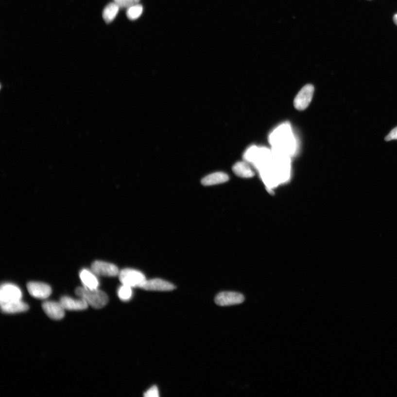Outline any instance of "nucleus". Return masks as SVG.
Returning a JSON list of instances; mask_svg holds the SVG:
<instances>
[{"label": "nucleus", "instance_id": "f257e3e1", "mask_svg": "<svg viewBox=\"0 0 397 397\" xmlns=\"http://www.w3.org/2000/svg\"><path fill=\"white\" fill-rule=\"evenodd\" d=\"M77 296L84 300L88 305L96 309L103 308L108 302V297L102 291L79 287L76 289Z\"/></svg>", "mask_w": 397, "mask_h": 397}, {"label": "nucleus", "instance_id": "f03ea898", "mask_svg": "<svg viewBox=\"0 0 397 397\" xmlns=\"http://www.w3.org/2000/svg\"><path fill=\"white\" fill-rule=\"evenodd\" d=\"M120 280L122 285L131 288H141L146 280L144 274L134 269H122L119 274Z\"/></svg>", "mask_w": 397, "mask_h": 397}, {"label": "nucleus", "instance_id": "7ed1b4c3", "mask_svg": "<svg viewBox=\"0 0 397 397\" xmlns=\"http://www.w3.org/2000/svg\"><path fill=\"white\" fill-rule=\"evenodd\" d=\"M314 91V88L312 85L305 86L294 98V107L298 110H304L308 108L312 101Z\"/></svg>", "mask_w": 397, "mask_h": 397}, {"label": "nucleus", "instance_id": "20e7f679", "mask_svg": "<svg viewBox=\"0 0 397 397\" xmlns=\"http://www.w3.org/2000/svg\"><path fill=\"white\" fill-rule=\"evenodd\" d=\"M244 301L242 294L231 292H224L217 294L215 302L220 306H228L242 304Z\"/></svg>", "mask_w": 397, "mask_h": 397}, {"label": "nucleus", "instance_id": "39448f33", "mask_svg": "<svg viewBox=\"0 0 397 397\" xmlns=\"http://www.w3.org/2000/svg\"><path fill=\"white\" fill-rule=\"evenodd\" d=\"M22 294L18 286L12 284H4L0 289V302L21 300Z\"/></svg>", "mask_w": 397, "mask_h": 397}, {"label": "nucleus", "instance_id": "423d86ee", "mask_svg": "<svg viewBox=\"0 0 397 397\" xmlns=\"http://www.w3.org/2000/svg\"><path fill=\"white\" fill-rule=\"evenodd\" d=\"M91 269L96 275L105 276H116L120 272L116 265L103 261L93 262Z\"/></svg>", "mask_w": 397, "mask_h": 397}, {"label": "nucleus", "instance_id": "0eeeda50", "mask_svg": "<svg viewBox=\"0 0 397 397\" xmlns=\"http://www.w3.org/2000/svg\"><path fill=\"white\" fill-rule=\"evenodd\" d=\"M27 289L31 295L38 299H46L52 293L51 286L42 282H30Z\"/></svg>", "mask_w": 397, "mask_h": 397}, {"label": "nucleus", "instance_id": "6e6552de", "mask_svg": "<svg viewBox=\"0 0 397 397\" xmlns=\"http://www.w3.org/2000/svg\"><path fill=\"white\" fill-rule=\"evenodd\" d=\"M42 308L47 316L52 320H59L65 316V310L60 302H44L43 303Z\"/></svg>", "mask_w": 397, "mask_h": 397}, {"label": "nucleus", "instance_id": "1a4fd4ad", "mask_svg": "<svg viewBox=\"0 0 397 397\" xmlns=\"http://www.w3.org/2000/svg\"><path fill=\"white\" fill-rule=\"evenodd\" d=\"M145 290L168 292L173 290L175 286L170 282L161 279L146 280L140 288Z\"/></svg>", "mask_w": 397, "mask_h": 397}, {"label": "nucleus", "instance_id": "9d476101", "mask_svg": "<svg viewBox=\"0 0 397 397\" xmlns=\"http://www.w3.org/2000/svg\"><path fill=\"white\" fill-rule=\"evenodd\" d=\"M3 312L6 313H17L26 312L29 307L21 300L6 302H0Z\"/></svg>", "mask_w": 397, "mask_h": 397}, {"label": "nucleus", "instance_id": "9b49d317", "mask_svg": "<svg viewBox=\"0 0 397 397\" xmlns=\"http://www.w3.org/2000/svg\"><path fill=\"white\" fill-rule=\"evenodd\" d=\"M60 303L64 310L69 311H81L87 309L88 305L84 300H76L68 296L61 298Z\"/></svg>", "mask_w": 397, "mask_h": 397}, {"label": "nucleus", "instance_id": "f8f14e48", "mask_svg": "<svg viewBox=\"0 0 397 397\" xmlns=\"http://www.w3.org/2000/svg\"><path fill=\"white\" fill-rule=\"evenodd\" d=\"M96 274L86 269H83L80 274V279L84 287L90 289H97L99 286V281Z\"/></svg>", "mask_w": 397, "mask_h": 397}, {"label": "nucleus", "instance_id": "ddd939ff", "mask_svg": "<svg viewBox=\"0 0 397 397\" xmlns=\"http://www.w3.org/2000/svg\"><path fill=\"white\" fill-rule=\"evenodd\" d=\"M229 180V176L224 173H215L207 175L202 180V184L205 186L216 185L226 182Z\"/></svg>", "mask_w": 397, "mask_h": 397}, {"label": "nucleus", "instance_id": "4468645a", "mask_svg": "<svg viewBox=\"0 0 397 397\" xmlns=\"http://www.w3.org/2000/svg\"><path fill=\"white\" fill-rule=\"evenodd\" d=\"M232 170L236 175L242 178H252L255 175L251 167L244 162H237L233 166Z\"/></svg>", "mask_w": 397, "mask_h": 397}, {"label": "nucleus", "instance_id": "2eb2a0df", "mask_svg": "<svg viewBox=\"0 0 397 397\" xmlns=\"http://www.w3.org/2000/svg\"><path fill=\"white\" fill-rule=\"evenodd\" d=\"M120 8L116 2L110 3L106 6L102 14L104 21L107 23L112 22L116 17Z\"/></svg>", "mask_w": 397, "mask_h": 397}, {"label": "nucleus", "instance_id": "dca6fc26", "mask_svg": "<svg viewBox=\"0 0 397 397\" xmlns=\"http://www.w3.org/2000/svg\"><path fill=\"white\" fill-rule=\"evenodd\" d=\"M133 288L129 286L122 285L119 288L118 295L120 299L123 301H129L133 296Z\"/></svg>", "mask_w": 397, "mask_h": 397}, {"label": "nucleus", "instance_id": "f3484780", "mask_svg": "<svg viewBox=\"0 0 397 397\" xmlns=\"http://www.w3.org/2000/svg\"><path fill=\"white\" fill-rule=\"evenodd\" d=\"M143 7L141 5H134L128 8L127 11V16L131 20L137 19L141 15Z\"/></svg>", "mask_w": 397, "mask_h": 397}, {"label": "nucleus", "instance_id": "a211bd4d", "mask_svg": "<svg viewBox=\"0 0 397 397\" xmlns=\"http://www.w3.org/2000/svg\"><path fill=\"white\" fill-rule=\"evenodd\" d=\"M116 3L120 7H130L138 5L140 0H115Z\"/></svg>", "mask_w": 397, "mask_h": 397}, {"label": "nucleus", "instance_id": "6ab92c4d", "mask_svg": "<svg viewBox=\"0 0 397 397\" xmlns=\"http://www.w3.org/2000/svg\"><path fill=\"white\" fill-rule=\"evenodd\" d=\"M144 396L145 397H158L159 395L158 388L155 386L151 387L145 393Z\"/></svg>", "mask_w": 397, "mask_h": 397}, {"label": "nucleus", "instance_id": "aec40b11", "mask_svg": "<svg viewBox=\"0 0 397 397\" xmlns=\"http://www.w3.org/2000/svg\"><path fill=\"white\" fill-rule=\"evenodd\" d=\"M397 140V127L393 129L385 138V140L390 141Z\"/></svg>", "mask_w": 397, "mask_h": 397}, {"label": "nucleus", "instance_id": "412c9836", "mask_svg": "<svg viewBox=\"0 0 397 397\" xmlns=\"http://www.w3.org/2000/svg\"><path fill=\"white\" fill-rule=\"evenodd\" d=\"M394 22H395V23L396 24V25H397V14H396V15L394 16Z\"/></svg>", "mask_w": 397, "mask_h": 397}]
</instances>
